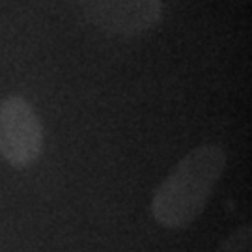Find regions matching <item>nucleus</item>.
I'll use <instances>...</instances> for the list:
<instances>
[{
    "instance_id": "7ed1b4c3",
    "label": "nucleus",
    "mask_w": 252,
    "mask_h": 252,
    "mask_svg": "<svg viewBox=\"0 0 252 252\" xmlns=\"http://www.w3.org/2000/svg\"><path fill=\"white\" fill-rule=\"evenodd\" d=\"M84 17L114 37H136L159 25L161 0H81Z\"/></svg>"
},
{
    "instance_id": "20e7f679",
    "label": "nucleus",
    "mask_w": 252,
    "mask_h": 252,
    "mask_svg": "<svg viewBox=\"0 0 252 252\" xmlns=\"http://www.w3.org/2000/svg\"><path fill=\"white\" fill-rule=\"evenodd\" d=\"M217 252H252V228L251 224L239 226L219 245Z\"/></svg>"
},
{
    "instance_id": "f257e3e1",
    "label": "nucleus",
    "mask_w": 252,
    "mask_h": 252,
    "mask_svg": "<svg viewBox=\"0 0 252 252\" xmlns=\"http://www.w3.org/2000/svg\"><path fill=\"white\" fill-rule=\"evenodd\" d=\"M226 164L228 155L220 146L204 144L190 150L153 192V219L170 230L192 224L209 204Z\"/></svg>"
},
{
    "instance_id": "f03ea898",
    "label": "nucleus",
    "mask_w": 252,
    "mask_h": 252,
    "mask_svg": "<svg viewBox=\"0 0 252 252\" xmlns=\"http://www.w3.org/2000/svg\"><path fill=\"white\" fill-rule=\"evenodd\" d=\"M43 152V126L21 95L0 101V155L13 168H27Z\"/></svg>"
}]
</instances>
